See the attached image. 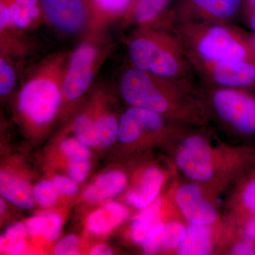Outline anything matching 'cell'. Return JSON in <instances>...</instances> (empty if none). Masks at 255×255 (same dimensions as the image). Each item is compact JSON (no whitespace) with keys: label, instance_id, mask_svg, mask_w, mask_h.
Returning <instances> with one entry per match:
<instances>
[{"label":"cell","instance_id":"1","mask_svg":"<svg viewBox=\"0 0 255 255\" xmlns=\"http://www.w3.org/2000/svg\"><path fill=\"white\" fill-rule=\"evenodd\" d=\"M179 85L133 67L122 75L120 91L130 107L152 111L173 121L200 122V107Z\"/></svg>","mask_w":255,"mask_h":255},{"label":"cell","instance_id":"2","mask_svg":"<svg viewBox=\"0 0 255 255\" xmlns=\"http://www.w3.org/2000/svg\"><path fill=\"white\" fill-rule=\"evenodd\" d=\"M69 55L64 52L47 57L25 81L18 109L28 123L43 127L54 118L63 99V82Z\"/></svg>","mask_w":255,"mask_h":255},{"label":"cell","instance_id":"3","mask_svg":"<svg viewBox=\"0 0 255 255\" xmlns=\"http://www.w3.org/2000/svg\"><path fill=\"white\" fill-rule=\"evenodd\" d=\"M128 50L133 67L139 70L174 82L185 75V59L180 48L160 32L144 26L130 38Z\"/></svg>","mask_w":255,"mask_h":255},{"label":"cell","instance_id":"4","mask_svg":"<svg viewBox=\"0 0 255 255\" xmlns=\"http://www.w3.org/2000/svg\"><path fill=\"white\" fill-rule=\"evenodd\" d=\"M227 151L214 146L202 133H191L179 139L174 147V162L176 167L191 182L203 187L214 184L220 173L226 172L231 165L246 169L252 163L229 162Z\"/></svg>","mask_w":255,"mask_h":255},{"label":"cell","instance_id":"5","mask_svg":"<svg viewBox=\"0 0 255 255\" xmlns=\"http://www.w3.org/2000/svg\"><path fill=\"white\" fill-rule=\"evenodd\" d=\"M110 49L111 46L101 45L94 41V38L87 39L75 48L69 57L64 75V100L73 102L85 94Z\"/></svg>","mask_w":255,"mask_h":255},{"label":"cell","instance_id":"6","mask_svg":"<svg viewBox=\"0 0 255 255\" xmlns=\"http://www.w3.org/2000/svg\"><path fill=\"white\" fill-rule=\"evenodd\" d=\"M211 104L220 120L242 136L255 135V98L234 88L214 92Z\"/></svg>","mask_w":255,"mask_h":255},{"label":"cell","instance_id":"7","mask_svg":"<svg viewBox=\"0 0 255 255\" xmlns=\"http://www.w3.org/2000/svg\"><path fill=\"white\" fill-rule=\"evenodd\" d=\"M191 51L209 65L226 60H246L248 50L231 30L220 25H213L194 33Z\"/></svg>","mask_w":255,"mask_h":255},{"label":"cell","instance_id":"8","mask_svg":"<svg viewBox=\"0 0 255 255\" xmlns=\"http://www.w3.org/2000/svg\"><path fill=\"white\" fill-rule=\"evenodd\" d=\"M43 17L62 33L75 34L88 27L90 11L86 0H40Z\"/></svg>","mask_w":255,"mask_h":255},{"label":"cell","instance_id":"9","mask_svg":"<svg viewBox=\"0 0 255 255\" xmlns=\"http://www.w3.org/2000/svg\"><path fill=\"white\" fill-rule=\"evenodd\" d=\"M174 202L189 224L212 226L219 217L212 202L208 200L204 187L191 182L181 184L174 192Z\"/></svg>","mask_w":255,"mask_h":255},{"label":"cell","instance_id":"10","mask_svg":"<svg viewBox=\"0 0 255 255\" xmlns=\"http://www.w3.org/2000/svg\"><path fill=\"white\" fill-rule=\"evenodd\" d=\"M166 119L152 111L130 107L119 119V140L124 144H132L144 137L168 133Z\"/></svg>","mask_w":255,"mask_h":255},{"label":"cell","instance_id":"11","mask_svg":"<svg viewBox=\"0 0 255 255\" xmlns=\"http://www.w3.org/2000/svg\"><path fill=\"white\" fill-rule=\"evenodd\" d=\"M119 122L113 114L88 112L79 116L73 124L77 139L88 147H107L118 137Z\"/></svg>","mask_w":255,"mask_h":255},{"label":"cell","instance_id":"12","mask_svg":"<svg viewBox=\"0 0 255 255\" xmlns=\"http://www.w3.org/2000/svg\"><path fill=\"white\" fill-rule=\"evenodd\" d=\"M206 65L213 81L220 86L237 88L255 82V65L247 60H226Z\"/></svg>","mask_w":255,"mask_h":255},{"label":"cell","instance_id":"13","mask_svg":"<svg viewBox=\"0 0 255 255\" xmlns=\"http://www.w3.org/2000/svg\"><path fill=\"white\" fill-rule=\"evenodd\" d=\"M164 180L162 169L156 167L146 169L138 185L128 193L127 202L136 209H145L158 198Z\"/></svg>","mask_w":255,"mask_h":255},{"label":"cell","instance_id":"14","mask_svg":"<svg viewBox=\"0 0 255 255\" xmlns=\"http://www.w3.org/2000/svg\"><path fill=\"white\" fill-rule=\"evenodd\" d=\"M90 11L89 29L92 36L107 23L127 14L133 0H86Z\"/></svg>","mask_w":255,"mask_h":255},{"label":"cell","instance_id":"15","mask_svg":"<svg viewBox=\"0 0 255 255\" xmlns=\"http://www.w3.org/2000/svg\"><path fill=\"white\" fill-rule=\"evenodd\" d=\"M6 5L11 28L24 30L43 17L40 0H0Z\"/></svg>","mask_w":255,"mask_h":255},{"label":"cell","instance_id":"16","mask_svg":"<svg viewBox=\"0 0 255 255\" xmlns=\"http://www.w3.org/2000/svg\"><path fill=\"white\" fill-rule=\"evenodd\" d=\"M128 214L126 206L119 203H107L89 216L87 228L95 234H105L123 222Z\"/></svg>","mask_w":255,"mask_h":255},{"label":"cell","instance_id":"17","mask_svg":"<svg viewBox=\"0 0 255 255\" xmlns=\"http://www.w3.org/2000/svg\"><path fill=\"white\" fill-rule=\"evenodd\" d=\"M127 183V177L124 172L111 171L100 175L87 187L85 198L90 202L107 200L122 192Z\"/></svg>","mask_w":255,"mask_h":255},{"label":"cell","instance_id":"18","mask_svg":"<svg viewBox=\"0 0 255 255\" xmlns=\"http://www.w3.org/2000/svg\"><path fill=\"white\" fill-rule=\"evenodd\" d=\"M214 251V238L211 226L189 224L187 234L176 254L207 255Z\"/></svg>","mask_w":255,"mask_h":255},{"label":"cell","instance_id":"19","mask_svg":"<svg viewBox=\"0 0 255 255\" xmlns=\"http://www.w3.org/2000/svg\"><path fill=\"white\" fill-rule=\"evenodd\" d=\"M1 196L20 209L29 210L34 206V196L29 185L23 179L6 172L0 174Z\"/></svg>","mask_w":255,"mask_h":255},{"label":"cell","instance_id":"20","mask_svg":"<svg viewBox=\"0 0 255 255\" xmlns=\"http://www.w3.org/2000/svg\"><path fill=\"white\" fill-rule=\"evenodd\" d=\"M243 0H185V5L215 19H228L236 14Z\"/></svg>","mask_w":255,"mask_h":255},{"label":"cell","instance_id":"21","mask_svg":"<svg viewBox=\"0 0 255 255\" xmlns=\"http://www.w3.org/2000/svg\"><path fill=\"white\" fill-rule=\"evenodd\" d=\"M244 172L236 196L241 221L255 214V159Z\"/></svg>","mask_w":255,"mask_h":255},{"label":"cell","instance_id":"22","mask_svg":"<svg viewBox=\"0 0 255 255\" xmlns=\"http://www.w3.org/2000/svg\"><path fill=\"white\" fill-rule=\"evenodd\" d=\"M62 221L55 213H46L27 221L26 228L30 236H42L48 241H54L59 236Z\"/></svg>","mask_w":255,"mask_h":255},{"label":"cell","instance_id":"23","mask_svg":"<svg viewBox=\"0 0 255 255\" xmlns=\"http://www.w3.org/2000/svg\"><path fill=\"white\" fill-rule=\"evenodd\" d=\"M169 0H133L127 18L139 24H148L158 17L168 4Z\"/></svg>","mask_w":255,"mask_h":255},{"label":"cell","instance_id":"24","mask_svg":"<svg viewBox=\"0 0 255 255\" xmlns=\"http://www.w3.org/2000/svg\"><path fill=\"white\" fill-rule=\"evenodd\" d=\"M162 204L161 198H157L152 204L142 209L141 212L135 216L131 225V237L134 243L141 244L150 228L157 223Z\"/></svg>","mask_w":255,"mask_h":255},{"label":"cell","instance_id":"25","mask_svg":"<svg viewBox=\"0 0 255 255\" xmlns=\"http://www.w3.org/2000/svg\"><path fill=\"white\" fill-rule=\"evenodd\" d=\"M26 228L21 223L10 226L0 239V250L4 254L17 255L24 251L26 245Z\"/></svg>","mask_w":255,"mask_h":255},{"label":"cell","instance_id":"26","mask_svg":"<svg viewBox=\"0 0 255 255\" xmlns=\"http://www.w3.org/2000/svg\"><path fill=\"white\" fill-rule=\"evenodd\" d=\"M187 234V227L178 221L164 223L163 251H177Z\"/></svg>","mask_w":255,"mask_h":255},{"label":"cell","instance_id":"27","mask_svg":"<svg viewBox=\"0 0 255 255\" xmlns=\"http://www.w3.org/2000/svg\"><path fill=\"white\" fill-rule=\"evenodd\" d=\"M164 223L157 222L152 226L142 242L145 255H156L163 251Z\"/></svg>","mask_w":255,"mask_h":255},{"label":"cell","instance_id":"28","mask_svg":"<svg viewBox=\"0 0 255 255\" xmlns=\"http://www.w3.org/2000/svg\"><path fill=\"white\" fill-rule=\"evenodd\" d=\"M58 193L53 182L48 181L38 182L33 189L35 199L38 204L46 207L53 205L56 202Z\"/></svg>","mask_w":255,"mask_h":255},{"label":"cell","instance_id":"29","mask_svg":"<svg viewBox=\"0 0 255 255\" xmlns=\"http://www.w3.org/2000/svg\"><path fill=\"white\" fill-rule=\"evenodd\" d=\"M16 82V75L14 68L4 55L0 58V95L1 97L8 95L14 88Z\"/></svg>","mask_w":255,"mask_h":255},{"label":"cell","instance_id":"30","mask_svg":"<svg viewBox=\"0 0 255 255\" xmlns=\"http://www.w3.org/2000/svg\"><path fill=\"white\" fill-rule=\"evenodd\" d=\"M68 170L70 177L77 182L86 179L90 170V163L87 158H69Z\"/></svg>","mask_w":255,"mask_h":255},{"label":"cell","instance_id":"31","mask_svg":"<svg viewBox=\"0 0 255 255\" xmlns=\"http://www.w3.org/2000/svg\"><path fill=\"white\" fill-rule=\"evenodd\" d=\"M60 150L69 158H90V153L78 139H66L60 144Z\"/></svg>","mask_w":255,"mask_h":255},{"label":"cell","instance_id":"32","mask_svg":"<svg viewBox=\"0 0 255 255\" xmlns=\"http://www.w3.org/2000/svg\"><path fill=\"white\" fill-rule=\"evenodd\" d=\"M77 182L71 178L58 176L53 180V185L55 186L57 191L60 194L65 196H73L78 191V185Z\"/></svg>","mask_w":255,"mask_h":255},{"label":"cell","instance_id":"33","mask_svg":"<svg viewBox=\"0 0 255 255\" xmlns=\"http://www.w3.org/2000/svg\"><path fill=\"white\" fill-rule=\"evenodd\" d=\"M78 240L73 235L63 238L56 245L54 254L58 255H68L78 254Z\"/></svg>","mask_w":255,"mask_h":255},{"label":"cell","instance_id":"34","mask_svg":"<svg viewBox=\"0 0 255 255\" xmlns=\"http://www.w3.org/2000/svg\"><path fill=\"white\" fill-rule=\"evenodd\" d=\"M230 255H255V243L242 236V238L236 242L229 251Z\"/></svg>","mask_w":255,"mask_h":255},{"label":"cell","instance_id":"35","mask_svg":"<svg viewBox=\"0 0 255 255\" xmlns=\"http://www.w3.org/2000/svg\"><path fill=\"white\" fill-rule=\"evenodd\" d=\"M242 236L255 243V214L241 221Z\"/></svg>","mask_w":255,"mask_h":255},{"label":"cell","instance_id":"36","mask_svg":"<svg viewBox=\"0 0 255 255\" xmlns=\"http://www.w3.org/2000/svg\"><path fill=\"white\" fill-rule=\"evenodd\" d=\"M90 254L92 255H110L113 254V253L110 247L105 246V245H99V246L92 248Z\"/></svg>","mask_w":255,"mask_h":255},{"label":"cell","instance_id":"37","mask_svg":"<svg viewBox=\"0 0 255 255\" xmlns=\"http://www.w3.org/2000/svg\"><path fill=\"white\" fill-rule=\"evenodd\" d=\"M248 3H249L250 6L252 8V9L255 12V0H248Z\"/></svg>","mask_w":255,"mask_h":255},{"label":"cell","instance_id":"38","mask_svg":"<svg viewBox=\"0 0 255 255\" xmlns=\"http://www.w3.org/2000/svg\"><path fill=\"white\" fill-rule=\"evenodd\" d=\"M251 26L253 29H254L255 31V12L251 18Z\"/></svg>","mask_w":255,"mask_h":255},{"label":"cell","instance_id":"39","mask_svg":"<svg viewBox=\"0 0 255 255\" xmlns=\"http://www.w3.org/2000/svg\"><path fill=\"white\" fill-rule=\"evenodd\" d=\"M1 202H0V204H1V214H3V212H4V209H5V204L4 201L2 200L0 201Z\"/></svg>","mask_w":255,"mask_h":255},{"label":"cell","instance_id":"40","mask_svg":"<svg viewBox=\"0 0 255 255\" xmlns=\"http://www.w3.org/2000/svg\"><path fill=\"white\" fill-rule=\"evenodd\" d=\"M253 49H254V51L255 52V37L254 38H253Z\"/></svg>","mask_w":255,"mask_h":255}]
</instances>
